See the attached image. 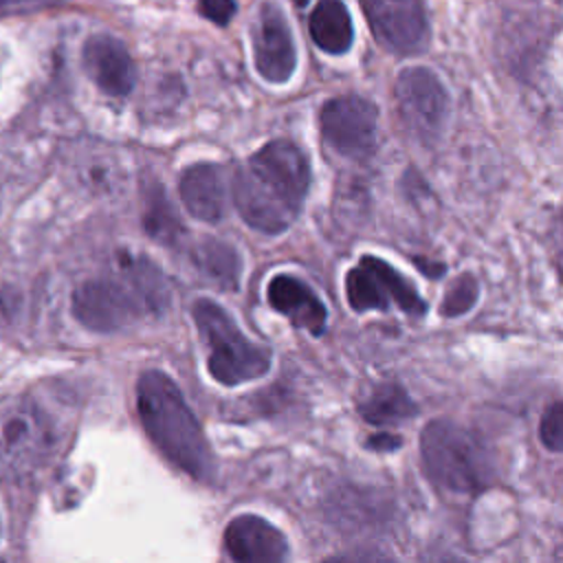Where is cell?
<instances>
[{
  "instance_id": "16",
  "label": "cell",
  "mask_w": 563,
  "mask_h": 563,
  "mask_svg": "<svg viewBox=\"0 0 563 563\" xmlns=\"http://www.w3.org/2000/svg\"><path fill=\"white\" fill-rule=\"evenodd\" d=\"M308 31L314 46L328 55H343L354 42L352 15L343 0H319L310 13Z\"/></svg>"
},
{
  "instance_id": "17",
  "label": "cell",
  "mask_w": 563,
  "mask_h": 563,
  "mask_svg": "<svg viewBox=\"0 0 563 563\" xmlns=\"http://www.w3.org/2000/svg\"><path fill=\"white\" fill-rule=\"evenodd\" d=\"M196 266L220 288L235 290L242 273V260L238 251L216 238H205L194 251Z\"/></svg>"
},
{
  "instance_id": "20",
  "label": "cell",
  "mask_w": 563,
  "mask_h": 563,
  "mask_svg": "<svg viewBox=\"0 0 563 563\" xmlns=\"http://www.w3.org/2000/svg\"><path fill=\"white\" fill-rule=\"evenodd\" d=\"M477 301V279L471 273L460 275L444 292L442 314L444 317H460L468 312Z\"/></svg>"
},
{
  "instance_id": "8",
  "label": "cell",
  "mask_w": 563,
  "mask_h": 563,
  "mask_svg": "<svg viewBox=\"0 0 563 563\" xmlns=\"http://www.w3.org/2000/svg\"><path fill=\"white\" fill-rule=\"evenodd\" d=\"M394 92L407 130L424 143L435 141L449 114V92L440 77L424 66H409L400 70Z\"/></svg>"
},
{
  "instance_id": "12",
  "label": "cell",
  "mask_w": 563,
  "mask_h": 563,
  "mask_svg": "<svg viewBox=\"0 0 563 563\" xmlns=\"http://www.w3.org/2000/svg\"><path fill=\"white\" fill-rule=\"evenodd\" d=\"M81 64L92 84L108 97H125L136 86L134 59L114 35H90L81 48Z\"/></svg>"
},
{
  "instance_id": "21",
  "label": "cell",
  "mask_w": 563,
  "mask_h": 563,
  "mask_svg": "<svg viewBox=\"0 0 563 563\" xmlns=\"http://www.w3.org/2000/svg\"><path fill=\"white\" fill-rule=\"evenodd\" d=\"M539 438L545 449L559 453L563 446V418H561V402L554 400L541 416Z\"/></svg>"
},
{
  "instance_id": "25",
  "label": "cell",
  "mask_w": 563,
  "mask_h": 563,
  "mask_svg": "<svg viewBox=\"0 0 563 563\" xmlns=\"http://www.w3.org/2000/svg\"><path fill=\"white\" fill-rule=\"evenodd\" d=\"M308 2H310V0H295V4H297V7H306Z\"/></svg>"
},
{
  "instance_id": "19",
  "label": "cell",
  "mask_w": 563,
  "mask_h": 563,
  "mask_svg": "<svg viewBox=\"0 0 563 563\" xmlns=\"http://www.w3.org/2000/svg\"><path fill=\"white\" fill-rule=\"evenodd\" d=\"M143 224L147 235L165 246H176L185 235V224L180 222L161 185H152L145 196Z\"/></svg>"
},
{
  "instance_id": "13",
  "label": "cell",
  "mask_w": 563,
  "mask_h": 563,
  "mask_svg": "<svg viewBox=\"0 0 563 563\" xmlns=\"http://www.w3.org/2000/svg\"><path fill=\"white\" fill-rule=\"evenodd\" d=\"M224 550L242 563H277L288 556L282 530L257 515H238L224 528Z\"/></svg>"
},
{
  "instance_id": "11",
  "label": "cell",
  "mask_w": 563,
  "mask_h": 563,
  "mask_svg": "<svg viewBox=\"0 0 563 563\" xmlns=\"http://www.w3.org/2000/svg\"><path fill=\"white\" fill-rule=\"evenodd\" d=\"M253 59L262 79L286 84L297 68V48L290 22L277 2H262L251 31Z\"/></svg>"
},
{
  "instance_id": "2",
  "label": "cell",
  "mask_w": 563,
  "mask_h": 563,
  "mask_svg": "<svg viewBox=\"0 0 563 563\" xmlns=\"http://www.w3.org/2000/svg\"><path fill=\"white\" fill-rule=\"evenodd\" d=\"M136 409L156 449L198 482L216 477L213 451L183 398L178 385L161 369H147L136 383Z\"/></svg>"
},
{
  "instance_id": "14",
  "label": "cell",
  "mask_w": 563,
  "mask_h": 563,
  "mask_svg": "<svg viewBox=\"0 0 563 563\" xmlns=\"http://www.w3.org/2000/svg\"><path fill=\"white\" fill-rule=\"evenodd\" d=\"M268 303L282 312L295 328L319 336L328 323V310L319 295L295 275H275L266 286Z\"/></svg>"
},
{
  "instance_id": "4",
  "label": "cell",
  "mask_w": 563,
  "mask_h": 563,
  "mask_svg": "<svg viewBox=\"0 0 563 563\" xmlns=\"http://www.w3.org/2000/svg\"><path fill=\"white\" fill-rule=\"evenodd\" d=\"M427 477L444 493L471 495L493 479V460L484 442L451 420H431L420 435Z\"/></svg>"
},
{
  "instance_id": "23",
  "label": "cell",
  "mask_w": 563,
  "mask_h": 563,
  "mask_svg": "<svg viewBox=\"0 0 563 563\" xmlns=\"http://www.w3.org/2000/svg\"><path fill=\"white\" fill-rule=\"evenodd\" d=\"M70 0H0V11H35L46 7H57Z\"/></svg>"
},
{
  "instance_id": "22",
  "label": "cell",
  "mask_w": 563,
  "mask_h": 563,
  "mask_svg": "<svg viewBox=\"0 0 563 563\" xmlns=\"http://www.w3.org/2000/svg\"><path fill=\"white\" fill-rule=\"evenodd\" d=\"M198 11L209 22L218 26H227L238 13V2L235 0H198Z\"/></svg>"
},
{
  "instance_id": "6",
  "label": "cell",
  "mask_w": 563,
  "mask_h": 563,
  "mask_svg": "<svg viewBox=\"0 0 563 563\" xmlns=\"http://www.w3.org/2000/svg\"><path fill=\"white\" fill-rule=\"evenodd\" d=\"M194 323L207 345L209 374L227 387L262 378L271 369V350L242 334L233 317L211 299H198L191 308Z\"/></svg>"
},
{
  "instance_id": "1",
  "label": "cell",
  "mask_w": 563,
  "mask_h": 563,
  "mask_svg": "<svg viewBox=\"0 0 563 563\" xmlns=\"http://www.w3.org/2000/svg\"><path fill=\"white\" fill-rule=\"evenodd\" d=\"M308 187V156L292 141L275 139L238 169L231 196L249 227L275 235L297 220Z\"/></svg>"
},
{
  "instance_id": "10",
  "label": "cell",
  "mask_w": 563,
  "mask_h": 563,
  "mask_svg": "<svg viewBox=\"0 0 563 563\" xmlns=\"http://www.w3.org/2000/svg\"><path fill=\"white\" fill-rule=\"evenodd\" d=\"M376 42L394 55H418L431 29L424 0H361Z\"/></svg>"
},
{
  "instance_id": "5",
  "label": "cell",
  "mask_w": 563,
  "mask_h": 563,
  "mask_svg": "<svg viewBox=\"0 0 563 563\" xmlns=\"http://www.w3.org/2000/svg\"><path fill=\"white\" fill-rule=\"evenodd\" d=\"M59 429L35 398L0 400V479L20 482L40 473L59 449Z\"/></svg>"
},
{
  "instance_id": "24",
  "label": "cell",
  "mask_w": 563,
  "mask_h": 563,
  "mask_svg": "<svg viewBox=\"0 0 563 563\" xmlns=\"http://www.w3.org/2000/svg\"><path fill=\"white\" fill-rule=\"evenodd\" d=\"M367 446L374 451H394L400 446V438L391 433H376L367 440Z\"/></svg>"
},
{
  "instance_id": "15",
  "label": "cell",
  "mask_w": 563,
  "mask_h": 563,
  "mask_svg": "<svg viewBox=\"0 0 563 563\" xmlns=\"http://www.w3.org/2000/svg\"><path fill=\"white\" fill-rule=\"evenodd\" d=\"M180 200L185 209L202 222H220L227 213L229 187L220 165L196 163L180 176Z\"/></svg>"
},
{
  "instance_id": "18",
  "label": "cell",
  "mask_w": 563,
  "mask_h": 563,
  "mask_svg": "<svg viewBox=\"0 0 563 563\" xmlns=\"http://www.w3.org/2000/svg\"><path fill=\"white\" fill-rule=\"evenodd\" d=\"M361 413L372 424H398L416 416V402L396 383L378 385L361 405Z\"/></svg>"
},
{
  "instance_id": "9",
  "label": "cell",
  "mask_w": 563,
  "mask_h": 563,
  "mask_svg": "<svg viewBox=\"0 0 563 563\" xmlns=\"http://www.w3.org/2000/svg\"><path fill=\"white\" fill-rule=\"evenodd\" d=\"M378 110L358 95H341L323 103L319 123L325 145L345 158H365L374 152Z\"/></svg>"
},
{
  "instance_id": "3",
  "label": "cell",
  "mask_w": 563,
  "mask_h": 563,
  "mask_svg": "<svg viewBox=\"0 0 563 563\" xmlns=\"http://www.w3.org/2000/svg\"><path fill=\"white\" fill-rule=\"evenodd\" d=\"M167 303L161 273L143 257L123 255L117 275L88 279L73 292L75 319L92 332H117Z\"/></svg>"
},
{
  "instance_id": "7",
  "label": "cell",
  "mask_w": 563,
  "mask_h": 563,
  "mask_svg": "<svg viewBox=\"0 0 563 563\" xmlns=\"http://www.w3.org/2000/svg\"><path fill=\"white\" fill-rule=\"evenodd\" d=\"M345 297L356 312L398 308L411 317L427 312V301L418 288L400 275L389 262L376 255H363L345 275Z\"/></svg>"
}]
</instances>
